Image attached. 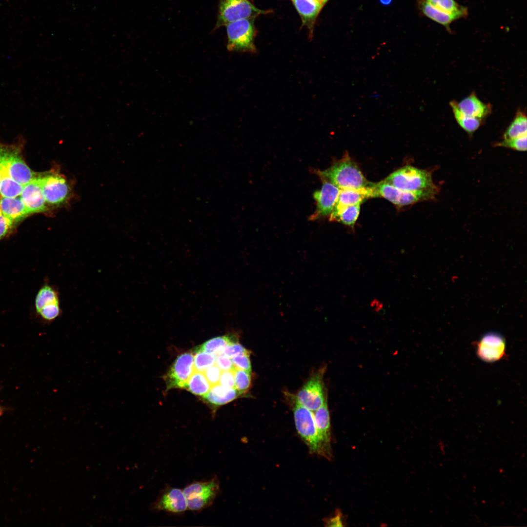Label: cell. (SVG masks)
<instances>
[{
    "mask_svg": "<svg viewBox=\"0 0 527 527\" xmlns=\"http://www.w3.org/2000/svg\"><path fill=\"white\" fill-rule=\"evenodd\" d=\"M329 526H343L342 522L340 515H337L335 517L330 519L327 522Z\"/></svg>",
    "mask_w": 527,
    "mask_h": 527,
    "instance_id": "obj_40",
    "label": "cell"
},
{
    "mask_svg": "<svg viewBox=\"0 0 527 527\" xmlns=\"http://www.w3.org/2000/svg\"></svg>",
    "mask_w": 527,
    "mask_h": 527,
    "instance_id": "obj_45",
    "label": "cell"
},
{
    "mask_svg": "<svg viewBox=\"0 0 527 527\" xmlns=\"http://www.w3.org/2000/svg\"><path fill=\"white\" fill-rule=\"evenodd\" d=\"M14 223L0 212V240L4 238L11 230Z\"/></svg>",
    "mask_w": 527,
    "mask_h": 527,
    "instance_id": "obj_39",
    "label": "cell"
},
{
    "mask_svg": "<svg viewBox=\"0 0 527 527\" xmlns=\"http://www.w3.org/2000/svg\"><path fill=\"white\" fill-rule=\"evenodd\" d=\"M194 370L192 353L185 352L179 355L164 377L167 389L185 388Z\"/></svg>",
    "mask_w": 527,
    "mask_h": 527,
    "instance_id": "obj_10",
    "label": "cell"
},
{
    "mask_svg": "<svg viewBox=\"0 0 527 527\" xmlns=\"http://www.w3.org/2000/svg\"><path fill=\"white\" fill-rule=\"evenodd\" d=\"M449 104L456 122L467 133L471 134L473 133L482 124L483 121L463 113L459 109L457 101H451Z\"/></svg>",
    "mask_w": 527,
    "mask_h": 527,
    "instance_id": "obj_26",
    "label": "cell"
},
{
    "mask_svg": "<svg viewBox=\"0 0 527 527\" xmlns=\"http://www.w3.org/2000/svg\"><path fill=\"white\" fill-rule=\"evenodd\" d=\"M373 187L378 197H383L400 207L433 200L439 191V189L418 191H405L395 187L384 180L373 183Z\"/></svg>",
    "mask_w": 527,
    "mask_h": 527,
    "instance_id": "obj_6",
    "label": "cell"
},
{
    "mask_svg": "<svg viewBox=\"0 0 527 527\" xmlns=\"http://www.w3.org/2000/svg\"><path fill=\"white\" fill-rule=\"evenodd\" d=\"M294 398L293 411L298 433L307 446L310 453L330 459L331 457L327 452L318 434L313 412Z\"/></svg>",
    "mask_w": 527,
    "mask_h": 527,
    "instance_id": "obj_2",
    "label": "cell"
},
{
    "mask_svg": "<svg viewBox=\"0 0 527 527\" xmlns=\"http://www.w3.org/2000/svg\"><path fill=\"white\" fill-rule=\"evenodd\" d=\"M241 394L235 388L225 387L218 384L212 386L203 397L212 405L219 406L232 401Z\"/></svg>",
    "mask_w": 527,
    "mask_h": 527,
    "instance_id": "obj_21",
    "label": "cell"
},
{
    "mask_svg": "<svg viewBox=\"0 0 527 527\" xmlns=\"http://www.w3.org/2000/svg\"><path fill=\"white\" fill-rule=\"evenodd\" d=\"M248 352L249 351L237 341L226 345L223 349V354L232 358L236 355Z\"/></svg>",
    "mask_w": 527,
    "mask_h": 527,
    "instance_id": "obj_36",
    "label": "cell"
},
{
    "mask_svg": "<svg viewBox=\"0 0 527 527\" xmlns=\"http://www.w3.org/2000/svg\"><path fill=\"white\" fill-rule=\"evenodd\" d=\"M360 204L346 206L338 212L331 221H337L351 227H353L359 216Z\"/></svg>",
    "mask_w": 527,
    "mask_h": 527,
    "instance_id": "obj_30",
    "label": "cell"
},
{
    "mask_svg": "<svg viewBox=\"0 0 527 527\" xmlns=\"http://www.w3.org/2000/svg\"><path fill=\"white\" fill-rule=\"evenodd\" d=\"M235 388L241 394L245 393L251 383V372L234 368Z\"/></svg>",
    "mask_w": 527,
    "mask_h": 527,
    "instance_id": "obj_32",
    "label": "cell"
},
{
    "mask_svg": "<svg viewBox=\"0 0 527 527\" xmlns=\"http://www.w3.org/2000/svg\"><path fill=\"white\" fill-rule=\"evenodd\" d=\"M182 490L187 509L192 511H200L213 504L219 492V481L215 476L207 481H194L187 485Z\"/></svg>",
    "mask_w": 527,
    "mask_h": 527,
    "instance_id": "obj_4",
    "label": "cell"
},
{
    "mask_svg": "<svg viewBox=\"0 0 527 527\" xmlns=\"http://www.w3.org/2000/svg\"><path fill=\"white\" fill-rule=\"evenodd\" d=\"M317 430L327 452L331 457L330 448V424L327 399L324 404L313 412Z\"/></svg>",
    "mask_w": 527,
    "mask_h": 527,
    "instance_id": "obj_19",
    "label": "cell"
},
{
    "mask_svg": "<svg viewBox=\"0 0 527 527\" xmlns=\"http://www.w3.org/2000/svg\"><path fill=\"white\" fill-rule=\"evenodd\" d=\"M0 179H1V174H0Z\"/></svg>",
    "mask_w": 527,
    "mask_h": 527,
    "instance_id": "obj_44",
    "label": "cell"
},
{
    "mask_svg": "<svg viewBox=\"0 0 527 527\" xmlns=\"http://www.w3.org/2000/svg\"><path fill=\"white\" fill-rule=\"evenodd\" d=\"M211 386L203 372L194 370L185 388L194 395L203 397L208 393Z\"/></svg>",
    "mask_w": 527,
    "mask_h": 527,
    "instance_id": "obj_27",
    "label": "cell"
},
{
    "mask_svg": "<svg viewBox=\"0 0 527 527\" xmlns=\"http://www.w3.org/2000/svg\"><path fill=\"white\" fill-rule=\"evenodd\" d=\"M217 356L214 353L203 351H196L194 356V370L203 372L208 367L215 364Z\"/></svg>",
    "mask_w": 527,
    "mask_h": 527,
    "instance_id": "obj_31",
    "label": "cell"
},
{
    "mask_svg": "<svg viewBox=\"0 0 527 527\" xmlns=\"http://www.w3.org/2000/svg\"><path fill=\"white\" fill-rule=\"evenodd\" d=\"M42 192L46 203L58 205L67 199L70 188L66 179L58 174L39 177Z\"/></svg>",
    "mask_w": 527,
    "mask_h": 527,
    "instance_id": "obj_12",
    "label": "cell"
},
{
    "mask_svg": "<svg viewBox=\"0 0 527 527\" xmlns=\"http://www.w3.org/2000/svg\"><path fill=\"white\" fill-rule=\"evenodd\" d=\"M320 190L315 191L313 197L316 203V209L311 216L316 219L330 215L337 200L340 189L331 182L323 180Z\"/></svg>",
    "mask_w": 527,
    "mask_h": 527,
    "instance_id": "obj_14",
    "label": "cell"
},
{
    "mask_svg": "<svg viewBox=\"0 0 527 527\" xmlns=\"http://www.w3.org/2000/svg\"><path fill=\"white\" fill-rule=\"evenodd\" d=\"M392 0H380V2L385 5L390 4Z\"/></svg>",
    "mask_w": 527,
    "mask_h": 527,
    "instance_id": "obj_41",
    "label": "cell"
},
{
    "mask_svg": "<svg viewBox=\"0 0 527 527\" xmlns=\"http://www.w3.org/2000/svg\"><path fill=\"white\" fill-rule=\"evenodd\" d=\"M254 19H245L235 21L225 25L227 43L230 51L254 53L255 28Z\"/></svg>",
    "mask_w": 527,
    "mask_h": 527,
    "instance_id": "obj_5",
    "label": "cell"
},
{
    "mask_svg": "<svg viewBox=\"0 0 527 527\" xmlns=\"http://www.w3.org/2000/svg\"><path fill=\"white\" fill-rule=\"evenodd\" d=\"M268 12L258 8L249 0H219L218 18L214 29L240 20L255 19Z\"/></svg>",
    "mask_w": 527,
    "mask_h": 527,
    "instance_id": "obj_7",
    "label": "cell"
},
{
    "mask_svg": "<svg viewBox=\"0 0 527 527\" xmlns=\"http://www.w3.org/2000/svg\"><path fill=\"white\" fill-rule=\"evenodd\" d=\"M437 9L457 17L459 19L468 16L466 7L460 5L455 0H424Z\"/></svg>",
    "mask_w": 527,
    "mask_h": 527,
    "instance_id": "obj_25",
    "label": "cell"
},
{
    "mask_svg": "<svg viewBox=\"0 0 527 527\" xmlns=\"http://www.w3.org/2000/svg\"><path fill=\"white\" fill-rule=\"evenodd\" d=\"M420 8L423 14L433 21L445 27L451 31L450 25L459 19L452 15L442 12L424 0H421Z\"/></svg>",
    "mask_w": 527,
    "mask_h": 527,
    "instance_id": "obj_23",
    "label": "cell"
},
{
    "mask_svg": "<svg viewBox=\"0 0 527 527\" xmlns=\"http://www.w3.org/2000/svg\"><path fill=\"white\" fill-rule=\"evenodd\" d=\"M457 105L463 113L482 121L491 112V106L481 101L474 93L457 102Z\"/></svg>",
    "mask_w": 527,
    "mask_h": 527,
    "instance_id": "obj_17",
    "label": "cell"
},
{
    "mask_svg": "<svg viewBox=\"0 0 527 527\" xmlns=\"http://www.w3.org/2000/svg\"><path fill=\"white\" fill-rule=\"evenodd\" d=\"M373 184L361 189H340L338 197L329 219L333 218L343 208L352 205L360 204L365 199L378 197Z\"/></svg>",
    "mask_w": 527,
    "mask_h": 527,
    "instance_id": "obj_16",
    "label": "cell"
},
{
    "mask_svg": "<svg viewBox=\"0 0 527 527\" xmlns=\"http://www.w3.org/2000/svg\"><path fill=\"white\" fill-rule=\"evenodd\" d=\"M222 371L216 365L208 367L204 372V375L211 386L218 384Z\"/></svg>",
    "mask_w": 527,
    "mask_h": 527,
    "instance_id": "obj_35",
    "label": "cell"
},
{
    "mask_svg": "<svg viewBox=\"0 0 527 527\" xmlns=\"http://www.w3.org/2000/svg\"><path fill=\"white\" fill-rule=\"evenodd\" d=\"M317 173L322 180L333 184L340 189H361L371 186L355 162L347 152L330 167Z\"/></svg>",
    "mask_w": 527,
    "mask_h": 527,
    "instance_id": "obj_1",
    "label": "cell"
},
{
    "mask_svg": "<svg viewBox=\"0 0 527 527\" xmlns=\"http://www.w3.org/2000/svg\"><path fill=\"white\" fill-rule=\"evenodd\" d=\"M384 180L395 187L405 191L439 189L433 182L430 171L410 165L397 169Z\"/></svg>",
    "mask_w": 527,
    "mask_h": 527,
    "instance_id": "obj_3",
    "label": "cell"
},
{
    "mask_svg": "<svg viewBox=\"0 0 527 527\" xmlns=\"http://www.w3.org/2000/svg\"><path fill=\"white\" fill-rule=\"evenodd\" d=\"M21 140L19 142L7 145L6 167L9 176L18 183L24 185L36 177L20 155Z\"/></svg>",
    "mask_w": 527,
    "mask_h": 527,
    "instance_id": "obj_11",
    "label": "cell"
},
{
    "mask_svg": "<svg viewBox=\"0 0 527 527\" xmlns=\"http://www.w3.org/2000/svg\"><path fill=\"white\" fill-rule=\"evenodd\" d=\"M319 0L323 4H324L327 1V0Z\"/></svg>",
    "mask_w": 527,
    "mask_h": 527,
    "instance_id": "obj_43",
    "label": "cell"
},
{
    "mask_svg": "<svg viewBox=\"0 0 527 527\" xmlns=\"http://www.w3.org/2000/svg\"><path fill=\"white\" fill-rule=\"evenodd\" d=\"M475 348L477 357L486 363L498 362L507 356L506 340L498 332L485 333L476 342Z\"/></svg>",
    "mask_w": 527,
    "mask_h": 527,
    "instance_id": "obj_8",
    "label": "cell"
},
{
    "mask_svg": "<svg viewBox=\"0 0 527 527\" xmlns=\"http://www.w3.org/2000/svg\"><path fill=\"white\" fill-rule=\"evenodd\" d=\"M323 370L319 371L311 376L298 391L296 400L304 406L312 411L316 410L324 403Z\"/></svg>",
    "mask_w": 527,
    "mask_h": 527,
    "instance_id": "obj_9",
    "label": "cell"
},
{
    "mask_svg": "<svg viewBox=\"0 0 527 527\" xmlns=\"http://www.w3.org/2000/svg\"><path fill=\"white\" fill-rule=\"evenodd\" d=\"M20 197L30 214L43 212L47 209L39 177H36L23 185Z\"/></svg>",
    "mask_w": 527,
    "mask_h": 527,
    "instance_id": "obj_15",
    "label": "cell"
},
{
    "mask_svg": "<svg viewBox=\"0 0 527 527\" xmlns=\"http://www.w3.org/2000/svg\"><path fill=\"white\" fill-rule=\"evenodd\" d=\"M527 135H524L517 138L503 140L497 142L495 146L509 148L518 151H526Z\"/></svg>",
    "mask_w": 527,
    "mask_h": 527,
    "instance_id": "obj_33",
    "label": "cell"
},
{
    "mask_svg": "<svg viewBox=\"0 0 527 527\" xmlns=\"http://www.w3.org/2000/svg\"><path fill=\"white\" fill-rule=\"evenodd\" d=\"M231 360L235 368L251 372L249 352L236 355Z\"/></svg>",
    "mask_w": 527,
    "mask_h": 527,
    "instance_id": "obj_34",
    "label": "cell"
},
{
    "mask_svg": "<svg viewBox=\"0 0 527 527\" xmlns=\"http://www.w3.org/2000/svg\"><path fill=\"white\" fill-rule=\"evenodd\" d=\"M150 507L153 511H164L176 515L182 514L188 509L183 490L170 486L161 492Z\"/></svg>",
    "mask_w": 527,
    "mask_h": 527,
    "instance_id": "obj_13",
    "label": "cell"
},
{
    "mask_svg": "<svg viewBox=\"0 0 527 527\" xmlns=\"http://www.w3.org/2000/svg\"><path fill=\"white\" fill-rule=\"evenodd\" d=\"M0 212L14 223H18L30 214L20 196L13 198H0Z\"/></svg>",
    "mask_w": 527,
    "mask_h": 527,
    "instance_id": "obj_20",
    "label": "cell"
},
{
    "mask_svg": "<svg viewBox=\"0 0 527 527\" xmlns=\"http://www.w3.org/2000/svg\"><path fill=\"white\" fill-rule=\"evenodd\" d=\"M215 364L222 371L233 370L235 368L231 359L223 354L217 356Z\"/></svg>",
    "mask_w": 527,
    "mask_h": 527,
    "instance_id": "obj_38",
    "label": "cell"
},
{
    "mask_svg": "<svg viewBox=\"0 0 527 527\" xmlns=\"http://www.w3.org/2000/svg\"><path fill=\"white\" fill-rule=\"evenodd\" d=\"M219 384L225 387L235 388V379L233 369L222 371Z\"/></svg>",
    "mask_w": 527,
    "mask_h": 527,
    "instance_id": "obj_37",
    "label": "cell"
},
{
    "mask_svg": "<svg viewBox=\"0 0 527 527\" xmlns=\"http://www.w3.org/2000/svg\"><path fill=\"white\" fill-rule=\"evenodd\" d=\"M0 194L1 197L13 198L21 195L23 185L11 178L6 171L0 172Z\"/></svg>",
    "mask_w": 527,
    "mask_h": 527,
    "instance_id": "obj_29",
    "label": "cell"
},
{
    "mask_svg": "<svg viewBox=\"0 0 527 527\" xmlns=\"http://www.w3.org/2000/svg\"><path fill=\"white\" fill-rule=\"evenodd\" d=\"M60 304L58 289L48 283L44 284L38 292L35 300L36 312L43 308Z\"/></svg>",
    "mask_w": 527,
    "mask_h": 527,
    "instance_id": "obj_22",
    "label": "cell"
},
{
    "mask_svg": "<svg viewBox=\"0 0 527 527\" xmlns=\"http://www.w3.org/2000/svg\"><path fill=\"white\" fill-rule=\"evenodd\" d=\"M527 116L522 111H518L515 118L503 135V140H508L527 135Z\"/></svg>",
    "mask_w": 527,
    "mask_h": 527,
    "instance_id": "obj_28",
    "label": "cell"
},
{
    "mask_svg": "<svg viewBox=\"0 0 527 527\" xmlns=\"http://www.w3.org/2000/svg\"><path fill=\"white\" fill-rule=\"evenodd\" d=\"M237 341L236 337L233 335L218 336L211 339L199 345L196 348L195 351H203L214 353L218 356L223 354V349L226 345Z\"/></svg>",
    "mask_w": 527,
    "mask_h": 527,
    "instance_id": "obj_24",
    "label": "cell"
},
{
    "mask_svg": "<svg viewBox=\"0 0 527 527\" xmlns=\"http://www.w3.org/2000/svg\"><path fill=\"white\" fill-rule=\"evenodd\" d=\"M5 411V408L0 405V416H1Z\"/></svg>",
    "mask_w": 527,
    "mask_h": 527,
    "instance_id": "obj_42",
    "label": "cell"
},
{
    "mask_svg": "<svg viewBox=\"0 0 527 527\" xmlns=\"http://www.w3.org/2000/svg\"><path fill=\"white\" fill-rule=\"evenodd\" d=\"M303 24L312 33L316 18L323 4L319 0H292Z\"/></svg>",
    "mask_w": 527,
    "mask_h": 527,
    "instance_id": "obj_18",
    "label": "cell"
}]
</instances>
